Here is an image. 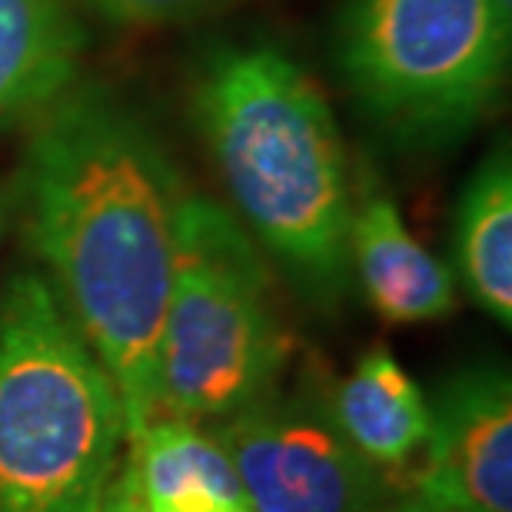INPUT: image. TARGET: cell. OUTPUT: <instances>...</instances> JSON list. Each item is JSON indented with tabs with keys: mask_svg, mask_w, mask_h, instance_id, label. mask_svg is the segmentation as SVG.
I'll return each instance as SVG.
<instances>
[{
	"mask_svg": "<svg viewBox=\"0 0 512 512\" xmlns=\"http://www.w3.org/2000/svg\"><path fill=\"white\" fill-rule=\"evenodd\" d=\"M97 512H143L140 493H137V479H133L127 453H124V459H120L117 473L110 476L104 496H100V503H97Z\"/></svg>",
	"mask_w": 512,
	"mask_h": 512,
	"instance_id": "cell-14",
	"label": "cell"
},
{
	"mask_svg": "<svg viewBox=\"0 0 512 512\" xmlns=\"http://www.w3.org/2000/svg\"><path fill=\"white\" fill-rule=\"evenodd\" d=\"M509 37L493 0H340L333 60L386 140L439 150L493 110Z\"/></svg>",
	"mask_w": 512,
	"mask_h": 512,
	"instance_id": "cell-5",
	"label": "cell"
},
{
	"mask_svg": "<svg viewBox=\"0 0 512 512\" xmlns=\"http://www.w3.org/2000/svg\"><path fill=\"white\" fill-rule=\"evenodd\" d=\"M127 453L124 403L44 273L0 290V512H97Z\"/></svg>",
	"mask_w": 512,
	"mask_h": 512,
	"instance_id": "cell-3",
	"label": "cell"
},
{
	"mask_svg": "<svg viewBox=\"0 0 512 512\" xmlns=\"http://www.w3.org/2000/svg\"><path fill=\"white\" fill-rule=\"evenodd\" d=\"M423 449L416 499L446 512H512V386L503 366H473L439 386Z\"/></svg>",
	"mask_w": 512,
	"mask_h": 512,
	"instance_id": "cell-7",
	"label": "cell"
},
{
	"mask_svg": "<svg viewBox=\"0 0 512 512\" xmlns=\"http://www.w3.org/2000/svg\"><path fill=\"white\" fill-rule=\"evenodd\" d=\"M4 217H7V207H4V197H0V233H4Z\"/></svg>",
	"mask_w": 512,
	"mask_h": 512,
	"instance_id": "cell-17",
	"label": "cell"
},
{
	"mask_svg": "<svg viewBox=\"0 0 512 512\" xmlns=\"http://www.w3.org/2000/svg\"><path fill=\"white\" fill-rule=\"evenodd\" d=\"M350 266L389 323H426L456 310L453 270L406 230L403 213L383 193L353 203Z\"/></svg>",
	"mask_w": 512,
	"mask_h": 512,
	"instance_id": "cell-8",
	"label": "cell"
},
{
	"mask_svg": "<svg viewBox=\"0 0 512 512\" xmlns=\"http://www.w3.org/2000/svg\"><path fill=\"white\" fill-rule=\"evenodd\" d=\"M207 433L253 512H383V469L356 453L316 389H276Z\"/></svg>",
	"mask_w": 512,
	"mask_h": 512,
	"instance_id": "cell-6",
	"label": "cell"
},
{
	"mask_svg": "<svg viewBox=\"0 0 512 512\" xmlns=\"http://www.w3.org/2000/svg\"><path fill=\"white\" fill-rule=\"evenodd\" d=\"M127 459L143 512H253L237 469L200 426L153 419Z\"/></svg>",
	"mask_w": 512,
	"mask_h": 512,
	"instance_id": "cell-10",
	"label": "cell"
},
{
	"mask_svg": "<svg viewBox=\"0 0 512 512\" xmlns=\"http://www.w3.org/2000/svg\"><path fill=\"white\" fill-rule=\"evenodd\" d=\"M456 270L479 310L512 323V160L499 143L466 180L456 203Z\"/></svg>",
	"mask_w": 512,
	"mask_h": 512,
	"instance_id": "cell-12",
	"label": "cell"
},
{
	"mask_svg": "<svg viewBox=\"0 0 512 512\" xmlns=\"http://www.w3.org/2000/svg\"><path fill=\"white\" fill-rule=\"evenodd\" d=\"M183 200L167 150L104 87H74L30 124L14 213L47 283L117 386L127 443L153 423Z\"/></svg>",
	"mask_w": 512,
	"mask_h": 512,
	"instance_id": "cell-1",
	"label": "cell"
},
{
	"mask_svg": "<svg viewBox=\"0 0 512 512\" xmlns=\"http://www.w3.org/2000/svg\"><path fill=\"white\" fill-rule=\"evenodd\" d=\"M190 114L243 230L306 300L340 303L356 193L323 90L276 44H213L193 70Z\"/></svg>",
	"mask_w": 512,
	"mask_h": 512,
	"instance_id": "cell-2",
	"label": "cell"
},
{
	"mask_svg": "<svg viewBox=\"0 0 512 512\" xmlns=\"http://www.w3.org/2000/svg\"><path fill=\"white\" fill-rule=\"evenodd\" d=\"M493 7H496V14L512 27V0H493Z\"/></svg>",
	"mask_w": 512,
	"mask_h": 512,
	"instance_id": "cell-16",
	"label": "cell"
},
{
	"mask_svg": "<svg viewBox=\"0 0 512 512\" xmlns=\"http://www.w3.org/2000/svg\"><path fill=\"white\" fill-rule=\"evenodd\" d=\"M326 403L343 436L376 469L406 466L426 443L429 399L383 346L360 356Z\"/></svg>",
	"mask_w": 512,
	"mask_h": 512,
	"instance_id": "cell-11",
	"label": "cell"
},
{
	"mask_svg": "<svg viewBox=\"0 0 512 512\" xmlns=\"http://www.w3.org/2000/svg\"><path fill=\"white\" fill-rule=\"evenodd\" d=\"M383 512H446V509H436V506H429V503H423V499L409 496V499H403V503L389 506V509H383Z\"/></svg>",
	"mask_w": 512,
	"mask_h": 512,
	"instance_id": "cell-15",
	"label": "cell"
},
{
	"mask_svg": "<svg viewBox=\"0 0 512 512\" xmlns=\"http://www.w3.org/2000/svg\"><path fill=\"white\" fill-rule=\"evenodd\" d=\"M237 0H87V7L117 27H167L217 14Z\"/></svg>",
	"mask_w": 512,
	"mask_h": 512,
	"instance_id": "cell-13",
	"label": "cell"
},
{
	"mask_svg": "<svg viewBox=\"0 0 512 512\" xmlns=\"http://www.w3.org/2000/svg\"><path fill=\"white\" fill-rule=\"evenodd\" d=\"M84 47L74 0H0V130L34 124L67 97Z\"/></svg>",
	"mask_w": 512,
	"mask_h": 512,
	"instance_id": "cell-9",
	"label": "cell"
},
{
	"mask_svg": "<svg viewBox=\"0 0 512 512\" xmlns=\"http://www.w3.org/2000/svg\"><path fill=\"white\" fill-rule=\"evenodd\" d=\"M290 353L256 240L220 203L180 210L153 419L213 429L280 389Z\"/></svg>",
	"mask_w": 512,
	"mask_h": 512,
	"instance_id": "cell-4",
	"label": "cell"
}]
</instances>
